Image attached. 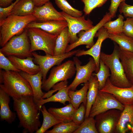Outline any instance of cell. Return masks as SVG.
I'll return each mask as SVG.
<instances>
[{"instance_id": "obj_1", "label": "cell", "mask_w": 133, "mask_h": 133, "mask_svg": "<svg viewBox=\"0 0 133 133\" xmlns=\"http://www.w3.org/2000/svg\"><path fill=\"white\" fill-rule=\"evenodd\" d=\"M13 99V108L19 119V126L24 128L23 132H36L41 126L40 110L34 100L33 96Z\"/></svg>"}, {"instance_id": "obj_2", "label": "cell", "mask_w": 133, "mask_h": 133, "mask_svg": "<svg viewBox=\"0 0 133 133\" xmlns=\"http://www.w3.org/2000/svg\"><path fill=\"white\" fill-rule=\"evenodd\" d=\"M0 88L12 98L33 96L30 83L18 72L0 70Z\"/></svg>"}, {"instance_id": "obj_3", "label": "cell", "mask_w": 133, "mask_h": 133, "mask_svg": "<svg viewBox=\"0 0 133 133\" xmlns=\"http://www.w3.org/2000/svg\"><path fill=\"white\" fill-rule=\"evenodd\" d=\"M37 20L33 15L21 16L10 14L0 21V45L3 47L12 37L21 34L30 23Z\"/></svg>"}, {"instance_id": "obj_4", "label": "cell", "mask_w": 133, "mask_h": 133, "mask_svg": "<svg viewBox=\"0 0 133 133\" xmlns=\"http://www.w3.org/2000/svg\"><path fill=\"white\" fill-rule=\"evenodd\" d=\"M100 59L109 68L111 72L109 77L114 85L121 88L131 87L132 84L127 78L119 57V46L115 45L112 53L110 54L101 52Z\"/></svg>"}, {"instance_id": "obj_5", "label": "cell", "mask_w": 133, "mask_h": 133, "mask_svg": "<svg viewBox=\"0 0 133 133\" xmlns=\"http://www.w3.org/2000/svg\"><path fill=\"white\" fill-rule=\"evenodd\" d=\"M31 52L38 50L45 53L54 55L56 40L58 35L49 33L41 29L35 28H27Z\"/></svg>"}, {"instance_id": "obj_6", "label": "cell", "mask_w": 133, "mask_h": 133, "mask_svg": "<svg viewBox=\"0 0 133 133\" xmlns=\"http://www.w3.org/2000/svg\"><path fill=\"white\" fill-rule=\"evenodd\" d=\"M26 28L21 34L11 38L0 49V51L5 56H14L21 58L33 56L30 52L31 44Z\"/></svg>"}, {"instance_id": "obj_7", "label": "cell", "mask_w": 133, "mask_h": 133, "mask_svg": "<svg viewBox=\"0 0 133 133\" xmlns=\"http://www.w3.org/2000/svg\"><path fill=\"white\" fill-rule=\"evenodd\" d=\"M76 72L73 60H68L54 67L48 78L42 83V89L48 91L57 83L72 78Z\"/></svg>"}, {"instance_id": "obj_8", "label": "cell", "mask_w": 133, "mask_h": 133, "mask_svg": "<svg viewBox=\"0 0 133 133\" xmlns=\"http://www.w3.org/2000/svg\"><path fill=\"white\" fill-rule=\"evenodd\" d=\"M125 105L120 102L112 94L99 90L95 100L92 105L89 116L94 117L96 115L112 109L122 111Z\"/></svg>"}, {"instance_id": "obj_9", "label": "cell", "mask_w": 133, "mask_h": 133, "mask_svg": "<svg viewBox=\"0 0 133 133\" xmlns=\"http://www.w3.org/2000/svg\"><path fill=\"white\" fill-rule=\"evenodd\" d=\"M79 49L71 50L61 55H52L46 53L45 55H39L34 51L32 52L34 60L40 68L43 83L46 80L47 73L50 69L55 65H58L66 59L75 55Z\"/></svg>"}, {"instance_id": "obj_10", "label": "cell", "mask_w": 133, "mask_h": 133, "mask_svg": "<svg viewBox=\"0 0 133 133\" xmlns=\"http://www.w3.org/2000/svg\"><path fill=\"white\" fill-rule=\"evenodd\" d=\"M122 111L112 109L96 115L94 118L98 133H115Z\"/></svg>"}, {"instance_id": "obj_11", "label": "cell", "mask_w": 133, "mask_h": 133, "mask_svg": "<svg viewBox=\"0 0 133 133\" xmlns=\"http://www.w3.org/2000/svg\"><path fill=\"white\" fill-rule=\"evenodd\" d=\"M111 16L110 13H106L102 19L96 25L86 31H82L79 33L78 38L75 42L69 44L66 52H69L77 47L83 45L90 49L95 44L94 38L98 31L107 22L111 20Z\"/></svg>"}, {"instance_id": "obj_12", "label": "cell", "mask_w": 133, "mask_h": 133, "mask_svg": "<svg viewBox=\"0 0 133 133\" xmlns=\"http://www.w3.org/2000/svg\"><path fill=\"white\" fill-rule=\"evenodd\" d=\"M76 74L72 83L67 86L69 90L75 91L80 84L85 83L88 82L92 75L93 73L96 70V65L93 58L91 57L89 61L86 65L81 66V61L77 56L73 58Z\"/></svg>"}, {"instance_id": "obj_13", "label": "cell", "mask_w": 133, "mask_h": 133, "mask_svg": "<svg viewBox=\"0 0 133 133\" xmlns=\"http://www.w3.org/2000/svg\"><path fill=\"white\" fill-rule=\"evenodd\" d=\"M62 16L67 23V27L71 39L70 43L77 41V33L82 31H86L93 27V23L89 19L86 20L84 15L79 17H73L64 12H61Z\"/></svg>"}, {"instance_id": "obj_14", "label": "cell", "mask_w": 133, "mask_h": 133, "mask_svg": "<svg viewBox=\"0 0 133 133\" xmlns=\"http://www.w3.org/2000/svg\"><path fill=\"white\" fill-rule=\"evenodd\" d=\"M109 34L106 29L102 27L95 35V36L98 37L96 43L87 50L79 49L75 55L77 57L86 55L91 56L94 59L96 64V73L98 72L100 68V55L102 43L105 39L108 38Z\"/></svg>"}, {"instance_id": "obj_15", "label": "cell", "mask_w": 133, "mask_h": 133, "mask_svg": "<svg viewBox=\"0 0 133 133\" xmlns=\"http://www.w3.org/2000/svg\"><path fill=\"white\" fill-rule=\"evenodd\" d=\"M100 90L112 94L124 105L133 103V84L128 88L118 87L111 83L109 77L104 87Z\"/></svg>"}, {"instance_id": "obj_16", "label": "cell", "mask_w": 133, "mask_h": 133, "mask_svg": "<svg viewBox=\"0 0 133 133\" xmlns=\"http://www.w3.org/2000/svg\"><path fill=\"white\" fill-rule=\"evenodd\" d=\"M33 15L37 20L41 22L53 20H65L61 12L57 10L50 1L41 6L35 7Z\"/></svg>"}, {"instance_id": "obj_17", "label": "cell", "mask_w": 133, "mask_h": 133, "mask_svg": "<svg viewBox=\"0 0 133 133\" xmlns=\"http://www.w3.org/2000/svg\"><path fill=\"white\" fill-rule=\"evenodd\" d=\"M67 27V23L65 20H53L40 22H32L28 25L26 28H37L58 36Z\"/></svg>"}, {"instance_id": "obj_18", "label": "cell", "mask_w": 133, "mask_h": 133, "mask_svg": "<svg viewBox=\"0 0 133 133\" xmlns=\"http://www.w3.org/2000/svg\"><path fill=\"white\" fill-rule=\"evenodd\" d=\"M19 73L30 83L33 92L34 100L36 104L43 99L45 93L42 90V76L41 71L34 75L29 74L21 71Z\"/></svg>"}, {"instance_id": "obj_19", "label": "cell", "mask_w": 133, "mask_h": 133, "mask_svg": "<svg viewBox=\"0 0 133 133\" xmlns=\"http://www.w3.org/2000/svg\"><path fill=\"white\" fill-rule=\"evenodd\" d=\"M28 57L21 58L14 56H10L7 58L12 63L21 71L31 75L36 74L40 71L39 66L34 64L33 57Z\"/></svg>"}, {"instance_id": "obj_20", "label": "cell", "mask_w": 133, "mask_h": 133, "mask_svg": "<svg viewBox=\"0 0 133 133\" xmlns=\"http://www.w3.org/2000/svg\"><path fill=\"white\" fill-rule=\"evenodd\" d=\"M10 97L0 88V119L11 123L15 120L16 116V113L12 112L9 107Z\"/></svg>"}, {"instance_id": "obj_21", "label": "cell", "mask_w": 133, "mask_h": 133, "mask_svg": "<svg viewBox=\"0 0 133 133\" xmlns=\"http://www.w3.org/2000/svg\"><path fill=\"white\" fill-rule=\"evenodd\" d=\"M68 82L61 87L58 91L55 94L46 99H42L36 103L39 109L40 110L42 106L48 102H53L61 103L64 105L66 102H68L70 103V98L68 95L69 89L67 87Z\"/></svg>"}, {"instance_id": "obj_22", "label": "cell", "mask_w": 133, "mask_h": 133, "mask_svg": "<svg viewBox=\"0 0 133 133\" xmlns=\"http://www.w3.org/2000/svg\"><path fill=\"white\" fill-rule=\"evenodd\" d=\"M133 126V103L125 105L116 126L115 133H125L127 124Z\"/></svg>"}, {"instance_id": "obj_23", "label": "cell", "mask_w": 133, "mask_h": 133, "mask_svg": "<svg viewBox=\"0 0 133 133\" xmlns=\"http://www.w3.org/2000/svg\"><path fill=\"white\" fill-rule=\"evenodd\" d=\"M89 87L87 94V103L85 118L89 116L91 107L94 103L99 90V82L97 77L93 75L88 81Z\"/></svg>"}, {"instance_id": "obj_24", "label": "cell", "mask_w": 133, "mask_h": 133, "mask_svg": "<svg viewBox=\"0 0 133 133\" xmlns=\"http://www.w3.org/2000/svg\"><path fill=\"white\" fill-rule=\"evenodd\" d=\"M120 59L128 79L133 84V52L124 50L119 47Z\"/></svg>"}, {"instance_id": "obj_25", "label": "cell", "mask_w": 133, "mask_h": 133, "mask_svg": "<svg viewBox=\"0 0 133 133\" xmlns=\"http://www.w3.org/2000/svg\"><path fill=\"white\" fill-rule=\"evenodd\" d=\"M48 110L56 118L62 122H69L72 121L76 109L71 103H69L62 107H51Z\"/></svg>"}, {"instance_id": "obj_26", "label": "cell", "mask_w": 133, "mask_h": 133, "mask_svg": "<svg viewBox=\"0 0 133 133\" xmlns=\"http://www.w3.org/2000/svg\"><path fill=\"white\" fill-rule=\"evenodd\" d=\"M89 83H84L83 87L76 91L69 90L68 95L70 98V103L76 110L82 103L86 105L87 94L89 87Z\"/></svg>"}, {"instance_id": "obj_27", "label": "cell", "mask_w": 133, "mask_h": 133, "mask_svg": "<svg viewBox=\"0 0 133 133\" xmlns=\"http://www.w3.org/2000/svg\"><path fill=\"white\" fill-rule=\"evenodd\" d=\"M68 28H65L57 36L54 52V55H57L64 54L66 52L68 44L70 42Z\"/></svg>"}, {"instance_id": "obj_28", "label": "cell", "mask_w": 133, "mask_h": 133, "mask_svg": "<svg viewBox=\"0 0 133 133\" xmlns=\"http://www.w3.org/2000/svg\"><path fill=\"white\" fill-rule=\"evenodd\" d=\"M35 7L32 0H19L15 5L10 14L21 16L33 15Z\"/></svg>"}, {"instance_id": "obj_29", "label": "cell", "mask_w": 133, "mask_h": 133, "mask_svg": "<svg viewBox=\"0 0 133 133\" xmlns=\"http://www.w3.org/2000/svg\"><path fill=\"white\" fill-rule=\"evenodd\" d=\"M43 117L42 124L36 133H45L51 127L62 122L56 118L47 110L45 106L43 105L40 109Z\"/></svg>"}, {"instance_id": "obj_30", "label": "cell", "mask_w": 133, "mask_h": 133, "mask_svg": "<svg viewBox=\"0 0 133 133\" xmlns=\"http://www.w3.org/2000/svg\"><path fill=\"white\" fill-rule=\"evenodd\" d=\"M108 38L117 43L122 49L133 52V38L126 35L123 32L109 34Z\"/></svg>"}, {"instance_id": "obj_31", "label": "cell", "mask_w": 133, "mask_h": 133, "mask_svg": "<svg viewBox=\"0 0 133 133\" xmlns=\"http://www.w3.org/2000/svg\"><path fill=\"white\" fill-rule=\"evenodd\" d=\"M79 125L73 121L69 122H62L53 126V128L47 130L46 133H73L78 128Z\"/></svg>"}, {"instance_id": "obj_32", "label": "cell", "mask_w": 133, "mask_h": 133, "mask_svg": "<svg viewBox=\"0 0 133 133\" xmlns=\"http://www.w3.org/2000/svg\"><path fill=\"white\" fill-rule=\"evenodd\" d=\"M124 19L123 16L121 14H119L116 19L107 22L103 26L109 34H116L123 32Z\"/></svg>"}, {"instance_id": "obj_33", "label": "cell", "mask_w": 133, "mask_h": 133, "mask_svg": "<svg viewBox=\"0 0 133 133\" xmlns=\"http://www.w3.org/2000/svg\"><path fill=\"white\" fill-rule=\"evenodd\" d=\"M92 74L96 76L99 82V90H101L104 87L107 79L111 75L109 68L100 59L99 71L97 73H93Z\"/></svg>"}, {"instance_id": "obj_34", "label": "cell", "mask_w": 133, "mask_h": 133, "mask_svg": "<svg viewBox=\"0 0 133 133\" xmlns=\"http://www.w3.org/2000/svg\"><path fill=\"white\" fill-rule=\"evenodd\" d=\"M73 133H98L94 117L89 116L85 118Z\"/></svg>"}, {"instance_id": "obj_35", "label": "cell", "mask_w": 133, "mask_h": 133, "mask_svg": "<svg viewBox=\"0 0 133 133\" xmlns=\"http://www.w3.org/2000/svg\"><path fill=\"white\" fill-rule=\"evenodd\" d=\"M58 7L62 11L71 16L75 17L82 16V11L73 7L66 0H55Z\"/></svg>"}, {"instance_id": "obj_36", "label": "cell", "mask_w": 133, "mask_h": 133, "mask_svg": "<svg viewBox=\"0 0 133 133\" xmlns=\"http://www.w3.org/2000/svg\"><path fill=\"white\" fill-rule=\"evenodd\" d=\"M84 6L83 11L86 15H88L95 8L102 6L108 0H81Z\"/></svg>"}, {"instance_id": "obj_37", "label": "cell", "mask_w": 133, "mask_h": 133, "mask_svg": "<svg viewBox=\"0 0 133 133\" xmlns=\"http://www.w3.org/2000/svg\"><path fill=\"white\" fill-rule=\"evenodd\" d=\"M0 68L5 71H12L19 72L21 71L17 68L10 60L0 51Z\"/></svg>"}, {"instance_id": "obj_38", "label": "cell", "mask_w": 133, "mask_h": 133, "mask_svg": "<svg viewBox=\"0 0 133 133\" xmlns=\"http://www.w3.org/2000/svg\"><path fill=\"white\" fill-rule=\"evenodd\" d=\"M86 111V105L82 103L76 110L73 116L72 121L79 125L84 121Z\"/></svg>"}, {"instance_id": "obj_39", "label": "cell", "mask_w": 133, "mask_h": 133, "mask_svg": "<svg viewBox=\"0 0 133 133\" xmlns=\"http://www.w3.org/2000/svg\"><path fill=\"white\" fill-rule=\"evenodd\" d=\"M119 11L121 14L123 13L125 18H133V5L126 3L125 1L121 2L119 7Z\"/></svg>"}, {"instance_id": "obj_40", "label": "cell", "mask_w": 133, "mask_h": 133, "mask_svg": "<svg viewBox=\"0 0 133 133\" xmlns=\"http://www.w3.org/2000/svg\"><path fill=\"white\" fill-rule=\"evenodd\" d=\"M123 32L126 35L133 38V18L127 17L124 21Z\"/></svg>"}, {"instance_id": "obj_41", "label": "cell", "mask_w": 133, "mask_h": 133, "mask_svg": "<svg viewBox=\"0 0 133 133\" xmlns=\"http://www.w3.org/2000/svg\"><path fill=\"white\" fill-rule=\"evenodd\" d=\"M126 0H111V3L108 9L109 12L112 18L116 16L117 9L120 3Z\"/></svg>"}, {"instance_id": "obj_42", "label": "cell", "mask_w": 133, "mask_h": 133, "mask_svg": "<svg viewBox=\"0 0 133 133\" xmlns=\"http://www.w3.org/2000/svg\"><path fill=\"white\" fill-rule=\"evenodd\" d=\"M50 0H32L35 7L42 6L49 2Z\"/></svg>"}, {"instance_id": "obj_43", "label": "cell", "mask_w": 133, "mask_h": 133, "mask_svg": "<svg viewBox=\"0 0 133 133\" xmlns=\"http://www.w3.org/2000/svg\"><path fill=\"white\" fill-rule=\"evenodd\" d=\"M14 0H0V7H6L11 4Z\"/></svg>"}]
</instances>
